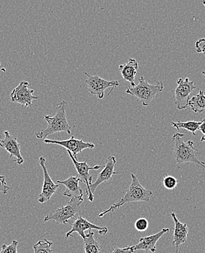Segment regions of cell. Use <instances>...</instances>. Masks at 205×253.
Wrapping results in <instances>:
<instances>
[{
  "instance_id": "obj_1",
  "label": "cell",
  "mask_w": 205,
  "mask_h": 253,
  "mask_svg": "<svg viewBox=\"0 0 205 253\" xmlns=\"http://www.w3.org/2000/svg\"><path fill=\"white\" fill-rule=\"evenodd\" d=\"M184 136L185 134L181 133H176L172 136V139L175 144L172 153L175 159V163H194L205 169V163L200 161L199 157L202 154V152L195 148L193 141L184 142L183 139Z\"/></svg>"
},
{
  "instance_id": "obj_2",
  "label": "cell",
  "mask_w": 205,
  "mask_h": 253,
  "mask_svg": "<svg viewBox=\"0 0 205 253\" xmlns=\"http://www.w3.org/2000/svg\"><path fill=\"white\" fill-rule=\"evenodd\" d=\"M67 107H68V103L66 101H62L56 107V113L54 116H44V119L47 123V128L42 131L35 132L36 138L44 139L50 135L62 132V131L67 132L68 134H71V126L67 121V114H66Z\"/></svg>"
},
{
  "instance_id": "obj_3",
  "label": "cell",
  "mask_w": 205,
  "mask_h": 253,
  "mask_svg": "<svg viewBox=\"0 0 205 253\" xmlns=\"http://www.w3.org/2000/svg\"><path fill=\"white\" fill-rule=\"evenodd\" d=\"M131 177H132V182H131V185L127 190L125 195L121 199H119L117 202L113 204L108 210H105V211H102L100 214H98L99 217H102L105 214L109 212H114L116 210L121 208L127 203L137 202H149L150 198L152 196V192L142 186L141 184L139 182L138 179L134 174H131Z\"/></svg>"
},
{
  "instance_id": "obj_4",
  "label": "cell",
  "mask_w": 205,
  "mask_h": 253,
  "mask_svg": "<svg viewBox=\"0 0 205 253\" xmlns=\"http://www.w3.org/2000/svg\"><path fill=\"white\" fill-rule=\"evenodd\" d=\"M138 80L139 84L136 86L128 87L126 93L131 95L147 107L164 90V84L162 81H157L155 84H150L143 76L140 77Z\"/></svg>"
},
{
  "instance_id": "obj_5",
  "label": "cell",
  "mask_w": 205,
  "mask_h": 253,
  "mask_svg": "<svg viewBox=\"0 0 205 253\" xmlns=\"http://www.w3.org/2000/svg\"><path fill=\"white\" fill-rule=\"evenodd\" d=\"M84 199L71 198L66 206L61 207L54 212L48 214L44 218V222L54 221L58 224L69 223V220L74 217L76 213L80 210L81 204Z\"/></svg>"
},
{
  "instance_id": "obj_6",
  "label": "cell",
  "mask_w": 205,
  "mask_h": 253,
  "mask_svg": "<svg viewBox=\"0 0 205 253\" xmlns=\"http://www.w3.org/2000/svg\"><path fill=\"white\" fill-rule=\"evenodd\" d=\"M85 75L88 77V79L85 81L87 90L91 94L96 95L99 99H102L104 97V92L108 88H111L112 92L114 88L119 86V82L118 81H106L102 79L99 75H91L88 73H85Z\"/></svg>"
},
{
  "instance_id": "obj_7",
  "label": "cell",
  "mask_w": 205,
  "mask_h": 253,
  "mask_svg": "<svg viewBox=\"0 0 205 253\" xmlns=\"http://www.w3.org/2000/svg\"><path fill=\"white\" fill-rule=\"evenodd\" d=\"M177 86L175 90V104L178 110H184L189 107L190 94L197 87L189 78H186L185 79L179 78L177 79Z\"/></svg>"
},
{
  "instance_id": "obj_8",
  "label": "cell",
  "mask_w": 205,
  "mask_h": 253,
  "mask_svg": "<svg viewBox=\"0 0 205 253\" xmlns=\"http://www.w3.org/2000/svg\"><path fill=\"white\" fill-rule=\"evenodd\" d=\"M67 152H68V156L71 158L75 169H76V171H77L78 177H79L81 181H82L86 185V193L88 194V200L90 202H93L94 201V195L92 194L91 191H90V185L93 184L92 183L93 177L90 175L89 171L90 170H99V169H102L103 167L99 165L95 166V167H90V166H88V163H87L86 161L83 162H79L76 159H74L71 152L68 151V150H67Z\"/></svg>"
},
{
  "instance_id": "obj_9",
  "label": "cell",
  "mask_w": 205,
  "mask_h": 253,
  "mask_svg": "<svg viewBox=\"0 0 205 253\" xmlns=\"http://www.w3.org/2000/svg\"><path fill=\"white\" fill-rule=\"evenodd\" d=\"M34 90L31 89L30 83L21 81L10 93V99L12 102L21 104L23 107H32L33 100L39 99L38 96H34Z\"/></svg>"
},
{
  "instance_id": "obj_10",
  "label": "cell",
  "mask_w": 205,
  "mask_h": 253,
  "mask_svg": "<svg viewBox=\"0 0 205 253\" xmlns=\"http://www.w3.org/2000/svg\"><path fill=\"white\" fill-rule=\"evenodd\" d=\"M44 142L46 144H53L64 147L67 150L72 153L73 157L77 160L79 153H82L85 149H93L95 145L91 142H84L82 139H76L74 136H71L70 139L67 140H53V139H44Z\"/></svg>"
},
{
  "instance_id": "obj_11",
  "label": "cell",
  "mask_w": 205,
  "mask_h": 253,
  "mask_svg": "<svg viewBox=\"0 0 205 253\" xmlns=\"http://www.w3.org/2000/svg\"><path fill=\"white\" fill-rule=\"evenodd\" d=\"M72 225L71 230L66 234V238L72 236L73 233H77L82 239L86 238V234H85L87 230L96 229L97 230L99 234L105 235L108 233V229L105 226H99L89 222L87 219L84 218L82 216L78 217L72 223H70Z\"/></svg>"
},
{
  "instance_id": "obj_12",
  "label": "cell",
  "mask_w": 205,
  "mask_h": 253,
  "mask_svg": "<svg viewBox=\"0 0 205 253\" xmlns=\"http://www.w3.org/2000/svg\"><path fill=\"white\" fill-rule=\"evenodd\" d=\"M39 165L42 167L44 172V182L42 185V192L38 198V202L40 204H44L50 200L52 196L56 194V191L59 188V185H56L53 182V179L50 177L46 167V159L41 156L39 159Z\"/></svg>"
},
{
  "instance_id": "obj_13",
  "label": "cell",
  "mask_w": 205,
  "mask_h": 253,
  "mask_svg": "<svg viewBox=\"0 0 205 253\" xmlns=\"http://www.w3.org/2000/svg\"><path fill=\"white\" fill-rule=\"evenodd\" d=\"M4 137L0 136V147L10 153V158H15L13 162L19 165L24 164V159L21 156V145L16 137L10 134L8 131H4Z\"/></svg>"
},
{
  "instance_id": "obj_14",
  "label": "cell",
  "mask_w": 205,
  "mask_h": 253,
  "mask_svg": "<svg viewBox=\"0 0 205 253\" xmlns=\"http://www.w3.org/2000/svg\"><path fill=\"white\" fill-rule=\"evenodd\" d=\"M169 231L170 228H163L160 232L157 233V234L148 236V237H141L140 239L139 243L133 246V251H134V253L137 252L138 251H146V252H151L153 253H156V251H157L156 245H157L159 239L161 238L164 234H167Z\"/></svg>"
},
{
  "instance_id": "obj_15",
  "label": "cell",
  "mask_w": 205,
  "mask_h": 253,
  "mask_svg": "<svg viewBox=\"0 0 205 253\" xmlns=\"http://www.w3.org/2000/svg\"><path fill=\"white\" fill-rule=\"evenodd\" d=\"M116 163H117V160H116V158L114 156H109L108 158L105 167H103V169L99 174V177L96 179V182L90 185V191H91L92 194L94 195L96 188L102 182H108L111 179L113 175L119 174L117 171H114V167H115Z\"/></svg>"
},
{
  "instance_id": "obj_16",
  "label": "cell",
  "mask_w": 205,
  "mask_h": 253,
  "mask_svg": "<svg viewBox=\"0 0 205 253\" xmlns=\"http://www.w3.org/2000/svg\"><path fill=\"white\" fill-rule=\"evenodd\" d=\"M170 216L172 217L174 223H175L172 244L175 245L176 253H177L179 251V248H180V245L187 242L189 228H188L186 224L182 223L179 220L175 212L171 213Z\"/></svg>"
},
{
  "instance_id": "obj_17",
  "label": "cell",
  "mask_w": 205,
  "mask_h": 253,
  "mask_svg": "<svg viewBox=\"0 0 205 253\" xmlns=\"http://www.w3.org/2000/svg\"><path fill=\"white\" fill-rule=\"evenodd\" d=\"M81 182L78 176H71L68 179L64 180H58V183L64 185L66 187L64 196L67 197L77 198V199H84L83 191L79 187V182Z\"/></svg>"
},
{
  "instance_id": "obj_18",
  "label": "cell",
  "mask_w": 205,
  "mask_h": 253,
  "mask_svg": "<svg viewBox=\"0 0 205 253\" xmlns=\"http://www.w3.org/2000/svg\"><path fill=\"white\" fill-rule=\"evenodd\" d=\"M138 68V63L135 59H130L126 64L119 65V70L122 78L125 81L130 82L131 86H136L135 79H136Z\"/></svg>"
},
{
  "instance_id": "obj_19",
  "label": "cell",
  "mask_w": 205,
  "mask_h": 253,
  "mask_svg": "<svg viewBox=\"0 0 205 253\" xmlns=\"http://www.w3.org/2000/svg\"><path fill=\"white\" fill-rule=\"evenodd\" d=\"M84 249L85 253H100L102 246L98 241L94 238V232L89 230L86 234V238L84 239Z\"/></svg>"
},
{
  "instance_id": "obj_20",
  "label": "cell",
  "mask_w": 205,
  "mask_h": 253,
  "mask_svg": "<svg viewBox=\"0 0 205 253\" xmlns=\"http://www.w3.org/2000/svg\"><path fill=\"white\" fill-rule=\"evenodd\" d=\"M189 107L192 109L195 113H203L205 111V92L200 90L199 93L190 98Z\"/></svg>"
},
{
  "instance_id": "obj_21",
  "label": "cell",
  "mask_w": 205,
  "mask_h": 253,
  "mask_svg": "<svg viewBox=\"0 0 205 253\" xmlns=\"http://www.w3.org/2000/svg\"><path fill=\"white\" fill-rule=\"evenodd\" d=\"M203 120L200 121H186V122H180V121H177V122H172L171 123V126L176 129L179 130L180 128H183V129L187 130V131H190L192 133L193 135L195 136L196 131L197 130H200V126L203 124Z\"/></svg>"
},
{
  "instance_id": "obj_22",
  "label": "cell",
  "mask_w": 205,
  "mask_h": 253,
  "mask_svg": "<svg viewBox=\"0 0 205 253\" xmlns=\"http://www.w3.org/2000/svg\"><path fill=\"white\" fill-rule=\"evenodd\" d=\"M53 244L52 241L47 239L39 241L33 246L34 253H53L51 249Z\"/></svg>"
},
{
  "instance_id": "obj_23",
  "label": "cell",
  "mask_w": 205,
  "mask_h": 253,
  "mask_svg": "<svg viewBox=\"0 0 205 253\" xmlns=\"http://www.w3.org/2000/svg\"><path fill=\"white\" fill-rule=\"evenodd\" d=\"M164 187L168 190L175 189L177 185V179L173 176L165 175L162 179Z\"/></svg>"
},
{
  "instance_id": "obj_24",
  "label": "cell",
  "mask_w": 205,
  "mask_h": 253,
  "mask_svg": "<svg viewBox=\"0 0 205 253\" xmlns=\"http://www.w3.org/2000/svg\"><path fill=\"white\" fill-rule=\"evenodd\" d=\"M18 242L17 240H13L10 245H7L5 244L1 245L0 253H18Z\"/></svg>"
},
{
  "instance_id": "obj_25",
  "label": "cell",
  "mask_w": 205,
  "mask_h": 253,
  "mask_svg": "<svg viewBox=\"0 0 205 253\" xmlns=\"http://www.w3.org/2000/svg\"><path fill=\"white\" fill-rule=\"evenodd\" d=\"M148 225H149V223H148V220L144 217L137 219L135 223V228L137 231H140V232L146 231L148 229Z\"/></svg>"
},
{
  "instance_id": "obj_26",
  "label": "cell",
  "mask_w": 205,
  "mask_h": 253,
  "mask_svg": "<svg viewBox=\"0 0 205 253\" xmlns=\"http://www.w3.org/2000/svg\"><path fill=\"white\" fill-rule=\"evenodd\" d=\"M10 187L7 186L6 182V177L4 176H0V193L5 195L10 191Z\"/></svg>"
},
{
  "instance_id": "obj_27",
  "label": "cell",
  "mask_w": 205,
  "mask_h": 253,
  "mask_svg": "<svg viewBox=\"0 0 205 253\" xmlns=\"http://www.w3.org/2000/svg\"><path fill=\"white\" fill-rule=\"evenodd\" d=\"M196 51L205 55V38H202L196 42Z\"/></svg>"
},
{
  "instance_id": "obj_28",
  "label": "cell",
  "mask_w": 205,
  "mask_h": 253,
  "mask_svg": "<svg viewBox=\"0 0 205 253\" xmlns=\"http://www.w3.org/2000/svg\"><path fill=\"white\" fill-rule=\"evenodd\" d=\"M133 246L125 247V248H117L113 249L112 253H133Z\"/></svg>"
},
{
  "instance_id": "obj_29",
  "label": "cell",
  "mask_w": 205,
  "mask_h": 253,
  "mask_svg": "<svg viewBox=\"0 0 205 253\" xmlns=\"http://www.w3.org/2000/svg\"><path fill=\"white\" fill-rule=\"evenodd\" d=\"M200 130L203 133V136L200 139V142H205V119L203 120V124H201L200 127Z\"/></svg>"
},
{
  "instance_id": "obj_30",
  "label": "cell",
  "mask_w": 205,
  "mask_h": 253,
  "mask_svg": "<svg viewBox=\"0 0 205 253\" xmlns=\"http://www.w3.org/2000/svg\"><path fill=\"white\" fill-rule=\"evenodd\" d=\"M202 2H203V4H204V6L205 7V0H203V1H202Z\"/></svg>"
},
{
  "instance_id": "obj_31",
  "label": "cell",
  "mask_w": 205,
  "mask_h": 253,
  "mask_svg": "<svg viewBox=\"0 0 205 253\" xmlns=\"http://www.w3.org/2000/svg\"><path fill=\"white\" fill-rule=\"evenodd\" d=\"M203 74L205 76V71H203Z\"/></svg>"
},
{
  "instance_id": "obj_32",
  "label": "cell",
  "mask_w": 205,
  "mask_h": 253,
  "mask_svg": "<svg viewBox=\"0 0 205 253\" xmlns=\"http://www.w3.org/2000/svg\"><path fill=\"white\" fill-rule=\"evenodd\" d=\"M0 65H1V63H0Z\"/></svg>"
}]
</instances>
